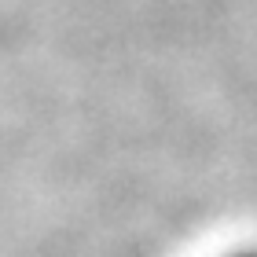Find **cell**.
Here are the masks:
<instances>
[{"label":"cell","instance_id":"obj_1","mask_svg":"<svg viewBox=\"0 0 257 257\" xmlns=\"http://www.w3.org/2000/svg\"><path fill=\"white\" fill-rule=\"evenodd\" d=\"M235 257H257V250H253V253H235Z\"/></svg>","mask_w":257,"mask_h":257}]
</instances>
